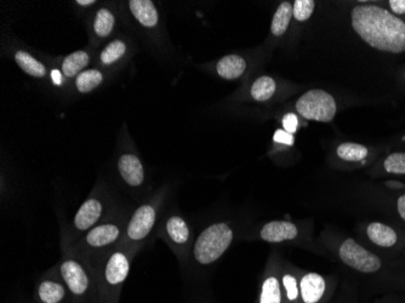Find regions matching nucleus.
<instances>
[{
	"instance_id": "obj_1",
	"label": "nucleus",
	"mask_w": 405,
	"mask_h": 303,
	"mask_svg": "<svg viewBox=\"0 0 405 303\" xmlns=\"http://www.w3.org/2000/svg\"><path fill=\"white\" fill-rule=\"evenodd\" d=\"M352 27L364 42L376 50L405 51V23L378 5H358L352 10Z\"/></svg>"
},
{
	"instance_id": "obj_2",
	"label": "nucleus",
	"mask_w": 405,
	"mask_h": 303,
	"mask_svg": "<svg viewBox=\"0 0 405 303\" xmlns=\"http://www.w3.org/2000/svg\"><path fill=\"white\" fill-rule=\"evenodd\" d=\"M135 248L119 245L91 258L97 281V303H119L129 276Z\"/></svg>"
},
{
	"instance_id": "obj_3",
	"label": "nucleus",
	"mask_w": 405,
	"mask_h": 303,
	"mask_svg": "<svg viewBox=\"0 0 405 303\" xmlns=\"http://www.w3.org/2000/svg\"><path fill=\"white\" fill-rule=\"evenodd\" d=\"M73 303H97V281L91 258L79 253L66 255L56 266Z\"/></svg>"
},
{
	"instance_id": "obj_4",
	"label": "nucleus",
	"mask_w": 405,
	"mask_h": 303,
	"mask_svg": "<svg viewBox=\"0 0 405 303\" xmlns=\"http://www.w3.org/2000/svg\"><path fill=\"white\" fill-rule=\"evenodd\" d=\"M235 239V230L228 222L207 226L197 237L192 248V258L199 267L212 266L225 255Z\"/></svg>"
},
{
	"instance_id": "obj_5",
	"label": "nucleus",
	"mask_w": 405,
	"mask_h": 303,
	"mask_svg": "<svg viewBox=\"0 0 405 303\" xmlns=\"http://www.w3.org/2000/svg\"><path fill=\"white\" fill-rule=\"evenodd\" d=\"M128 221L111 219L103 221L89 230L78 243L72 246V251L85 258H94L97 253H105L115 245L122 244Z\"/></svg>"
},
{
	"instance_id": "obj_6",
	"label": "nucleus",
	"mask_w": 405,
	"mask_h": 303,
	"mask_svg": "<svg viewBox=\"0 0 405 303\" xmlns=\"http://www.w3.org/2000/svg\"><path fill=\"white\" fill-rule=\"evenodd\" d=\"M337 253L342 265L355 273L362 276H385L388 284L395 286L383 273L385 268L383 258L357 243L355 239L346 238L337 244Z\"/></svg>"
},
{
	"instance_id": "obj_7",
	"label": "nucleus",
	"mask_w": 405,
	"mask_h": 303,
	"mask_svg": "<svg viewBox=\"0 0 405 303\" xmlns=\"http://www.w3.org/2000/svg\"><path fill=\"white\" fill-rule=\"evenodd\" d=\"M161 207V199L156 198L151 202H142L136 207L128 220L125 228L124 238L120 245L138 248V245L151 235L158 220V209Z\"/></svg>"
},
{
	"instance_id": "obj_8",
	"label": "nucleus",
	"mask_w": 405,
	"mask_h": 303,
	"mask_svg": "<svg viewBox=\"0 0 405 303\" xmlns=\"http://www.w3.org/2000/svg\"><path fill=\"white\" fill-rule=\"evenodd\" d=\"M296 110L304 119L327 123L337 114V102L329 92L314 89L304 94L296 102Z\"/></svg>"
},
{
	"instance_id": "obj_9",
	"label": "nucleus",
	"mask_w": 405,
	"mask_h": 303,
	"mask_svg": "<svg viewBox=\"0 0 405 303\" xmlns=\"http://www.w3.org/2000/svg\"><path fill=\"white\" fill-rule=\"evenodd\" d=\"M105 195L92 194L80 205L72 222L71 242L80 240L84 235L101 222L106 212Z\"/></svg>"
},
{
	"instance_id": "obj_10",
	"label": "nucleus",
	"mask_w": 405,
	"mask_h": 303,
	"mask_svg": "<svg viewBox=\"0 0 405 303\" xmlns=\"http://www.w3.org/2000/svg\"><path fill=\"white\" fill-rule=\"evenodd\" d=\"M337 281L314 272L301 273L300 303H330L335 296Z\"/></svg>"
},
{
	"instance_id": "obj_11",
	"label": "nucleus",
	"mask_w": 405,
	"mask_h": 303,
	"mask_svg": "<svg viewBox=\"0 0 405 303\" xmlns=\"http://www.w3.org/2000/svg\"><path fill=\"white\" fill-rule=\"evenodd\" d=\"M32 300L36 303H73L57 268L46 272L36 281Z\"/></svg>"
},
{
	"instance_id": "obj_12",
	"label": "nucleus",
	"mask_w": 405,
	"mask_h": 303,
	"mask_svg": "<svg viewBox=\"0 0 405 303\" xmlns=\"http://www.w3.org/2000/svg\"><path fill=\"white\" fill-rule=\"evenodd\" d=\"M163 237L170 244L171 248L184 255L189 249L192 232L187 221L179 214H170L163 223Z\"/></svg>"
},
{
	"instance_id": "obj_13",
	"label": "nucleus",
	"mask_w": 405,
	"mask_h": 303,
	"mask_svg": "<svg viewBox=\"0 0 405 303\" xmlns=\"http://www.w3.org/2000/svg\"><path fill=\"white\" fill-rule=\"evenodd\" d=\"M256 303H286L281 290V268L271 262L258 283Z\"/></svg>"
},
{
	"instance_id": "obj_14",
	"label": "nucleus",
	"mask_w": 405,
	"mask_h": 303,
	"mask_svg": "<svg viewBox=\"0 0 405 303\" xmlns=\"http://www.w3.org/2000/svg\"><path fill=\"white\" fill-rule=\"evenodd\" d=\"M258 237L270 244L294 242L300 238V227L291 221H270L258 230Z\"/></svg>"
},
{
	"instance_id": "obj_15",
	"label": "nucleus",
	"mask_w": 405,
	"mask_h": 303,
	"mask_svg": "<svg viewBox=\"0 0 405 303\" xmlns=\"http://www.w3.org/2000/svg\"><path fill=\"white\" fill-rule=\"evenodd\" d=\"M117 169L119 172L120 179L126 187L131 189H140L145 184L146 175L142 163L138 156L133 153H124L120 156L117 163Z\"/></svg>"
},
{
	"instance_id": "obj_16",
	"label": "nucleus",
	"mask_w": 405,
	"mask_h": 303,
	"mask_svg": "<svg viewBox=\"0 0 405 303\" xmlns=\"http://www.w3.org/2000/svg\"><path fill=\"white\" fill-rule=\"evenodd\" d=\"M365 235L370 243L383 249L396 248L399 243V235L391 226L381 222H371L365 228Z\"/></svg>"
},
{
	"instance_id": "obj_17",
	"label": "nucleus",
	"mask_w": 405,
	"mask_h": 303,
	"mask_svg": "<svg viewBox=\"0 0 405 303\" xmlns=\"http://www.w3.org/2000/svg\"><path fill=\"white\" fill-rule=\"evenodd\" d=\"M131 14L143 27H156L159 21L157 8L151 0H131L129 1Z\"/></svg>"
},
{
	"instance_id": "obj_18",
	"label": "nucleus",
	"mask_w": 405,
	"mask_h": 303,
	"mask_svg": "<svg viewBox=\"0 0 405 303\" xmlns=\"http://www.w3.org/2000/svg\"><path fill=\"white\" fill-rule=\"evenodd\" d=\"M302 272L286 266L281 268V290L286 303H300V279Z\"/></svg>"
},
{
	"instance_id": "obj_19",
	"label": "nucleus",
	"mask_w": 405,
	"mask_h": 303,
	"mask_svg": "<svg viewBox=\"0 0 405 303\" xmlns=\"http://www.w3.org/2000/svg\"><path fill=\"white\" fill-rule=\"evenodd\" d=\"M217 74L226 80H235L243 75L246 61L240 55H227L217 62Z\"/></svg>"
},
{
	"instance_id": "obj_20",
	"label": "nucleus",
	"mask_w": 405,
	"mask_h": 303,
	"mask_svg": "<svg viewBox=\"0 0 405 303\" xmlns=\"http://www.w3.org/2000/svg\"><path fill=\"white\" fill-rule=\"evenodd\" d=\"M15 62L24 73L32 75L34 78H44L46 75V67L40 61L34 59L26 51L20 50L15 54Z\"/></svg>"
},
{
	"instance_id": "obj_21",
	"label": "nucleus",
	"mask_w": 405,
	"mask_h": 303,
	"mask_svg": "<svg viewBox=\"0 0 405 303\" xmlns=\"http://www.w3.org/2000/svg\"><path fill=\"white\" fill-rule=\"evenodd\" d=\"M89 61H90V57L87 51L79 50L72 52L62 62V73L68 78L78 77L79 74L82 73V71L88 66Z\"/></svg>"
},
{
	"instance_id": "obj_22",
	"label": "nucleus",
	"mask_w": 405,
	"mask_h": 303,
	"mask_svg": "<svg viewBox=\"0 0 405 303\" xmlns=\"http://www.w3.org/2000/svg\"><path fill=\"white\" fill-rule=\"evenodd\" d=\"M291 17H293V4L284 1L281 3L278 9H277L276 14L273 16L271 24V32L273 36L276 37H281L286 29L289 27Z\"/></svg>"
},
{
	"instance_id": "obj_23",
	"label": "nucleus",
	"mask_w": 405,
	"mask_h": 303,
	"mask_svg": "<svg viewBox=\"0 0 405 303\" xmlns=\"http://www.w3.org/2000/svg\"><path fill=\"white\" fill-rule=\"evenodd\" d=\"M276 82L267 75H263L255 80L253 87L250 89V94L255 101H268L276 92Z\"/></svg>"
},
{
	"instance_id": "obj_24",
	"label": "nucleus",
	"mask_w": 405,
	"mask_h": 303,
	"mask_svg": "<svg viewBox=\"0 0 405 303\" xmlns=\"http://www.w3.org/2000/svg\"><path fill=\"white\" fill-rule=\"evenodd\" d=\"M103 82V74L97 69H87L75 78L77 90L82 94H87L96 89Z\"/></svg>"
},
{
	"instance_id": "obj_25",
	"label": "nucleus",
	"mask_w": 405,
	"mask_h": 303,
	"mask_svg": "<svg viewBox=\"0 0 405 303\" xmlns=\"http://www.w3.org/2000/svg\"><path fill=\"white\" fill-rule=\"evenodd\" d=\"M115 16L111 11L106 8H102L97 11L94 20V32L96 33L97 37H108L115 28Z\"/></svg>"
},
{
	"instance_id": "obj_26",
	"label": "nucleus",
	"mask_w": 405,
	"mask_h": 303,
	"mask_svg": "<svg viewBox=\"0 0 405 303\" xmlns=\"http://www.w3.org/2000/svg\"><path fill=\"white\" fill-rule=\"evenodd\" d=\"M368 153L367 147L360 143H342L337 147V156L346 161H363Z\"/></svg>"
},
{
	"instance_id": "obj_27",
	"label": "nucleus",
	"mask_w": 405,
	"mask_h": 303,
	"mask_svg": "<svg viewBox=\"0 0 405 303\" xmlns=\"http://www.w3.org/2000/svg\"><path fill=\"white\" fill-rule=\"evenodd\" d=\"M126 52V45L122 40H113L102 50L100 55L102 65L110 66L120 60Z\"/></svg>"
},
{
	"instance_id": "obj_28",
	"label": "nucleus",
	"mask_w": 405,
	"mask_h": 303,
	"mask_svg": "<svg viewBox=\"0 0 405 303\" xmlns=\"http://www.w3.org/2000/svg\"><path fill=\"white\" fill-rule=\"evenodd\" d=\"M383 168L388 174L405 175V153H392L383 161Z\"/></svg>"
},
{
	"instance_id": "obj_29",
	"label": "nucleus",
	"mask_w": 405,
	"mask_h": 303,
	"mask_svg": "<svg viewBox=\"0 0 405 303\" xmlns=\"http://www.w3.org/2000/svg\"><path fill=\"white\" fill-rule=\"evenodd\" d=\"M314 0H296L293 5V16L300 22L307 21L314 14Z\"/></svg>"
},
{
	"instance_id": "obj_30",
	"label": "nucleus",
	"mask_w": 405,
	"mask_h": 303,
	"mask_svg": "<svg viewBox=\"0 0 405 303\" xmlns=\"http://www.w3.org/2000/svg\"><path fill=\"white\" fill-rule=\"evenodd\" d=\"M297 124H299V119L293 113H289V114H286L283 118V126H284V130H286V133L293 135L296 131V129H297Z\"/></svg>"
},
{
	"instance_id": "obj_31",
	"label": "nucleus",
	"mask_w": 405,
	"mask_h": 303,
	"mask_svg": "<svg viewBox=\"0 0 405 303\" xmlns=\"http://www.w3.org/2000/svg\"><path fill=\"white\" fill-rule=\"evenodd\" d=\"M274 142L283 143L288 146H293L295 142L294 136L291 133H286V130H277L273 136Z\"/></svg>"
},
{
	"instance_id": "obj_32",
	"label": "nucleus",
	"mask_w": 405,
	"mask_h": 303,
	"mask_svg": "<svg viewBox=\"0 0 405 303\" xmlns=\"http://www.w3.org/2000/svg\"><path fill=\"white\" fill-rule=\"evenodd\" d=\"M330 303H357V295L353 294L352 291H341L340 295H337V300Z\"/></svg>"
},
{
	"instance_id": "obj_33",
	"label": "nucleus",
	"mask_w": 405,
	"mask_h": 303,
	"mask_svg": "<svg viewBox=\"0 0 405 303\" xmlns=\"http://www.w3.org/2000/svg\"><path fill=\"white\" fill-rule=\"evenodd\" d=\"M388 4L395 14H405V0H391Z\"/></svg>"
},
{
	"instance_id": "obj_34",
	"label": "nucleus",
	"mask_w": 405,
	"mask_h": 303,
	"mask_svg": "<svg viewBox=\"0 0 405 303\" xmlns=\"http://www.w3.org/2000/svg\"><path fill=\"white\" fill-rule=\"evenodd\" d=\"M396 209L399 217L405 222V193L397 199Z\"/></svg>"
},
{
	"instance_id": "obj_35",
	"label": "nucleus",
	"mask_w": 405,
	"mask_h": 303,
	"mask_svg": "<svg viewBox=\"0 0 405 303\" xmlns=\"http://www.w3.org/2000/svg\"><path fill=\"white\" fill-rule=\"evenodd\" d=\"M77 4L80 6H88V5L95 4V0H77Z\"/></svg>"
},
{
	"instance_id": "obj_36",
	"label": "nucleus",
	"mask_w": 405,
	"mask_h": 303,
	"mask_svg": "<svg viewBox=\"0 0 405 303\" xmlns=\"http://www.w3.org/2000/svg\"><path fill=\"white\" fill-rule=\"evenodd\" d=\"M10 303H36L33 300L24 299V297H21V299H15L13 302Z\"/></svg>"
},
{
	"instance_id": "obj_37",
	"label": "nucleus",
	"mask_w": 405,
	"mask_h": 303,
	"mask_svg": "<svg viewBox=\"0 0 405 303\" xmlns=\"http://www.w3.org/2000/svg\"><path fill=\"white\" fill-rule=\"evenodd\" d=\"M375 303H402L399 301H397V300H388V299H383L381 301H378V302Z\"/></svg>"
},
{
	"instance_id": "obj_38",
	"label": "nucleus",
	"mask_w": 405,
	"mask_h": 303,
	"mask_svg": "<svg viewBox=\"0 0 405 303\" xmlns=\"http://www.w3.org/2000/svg\"><path fill=\"white\" fill-rule=\"evenodd\" d=\"M193 303H210V302H204V301H193Z\"/></svg>"
},
{
	"instance_id": "obj_39",
	"label": "nucleus",
	"mask_w": 405,
	"mask_h": 303,
	"mask_svg": "<svg viewBox=\"0 0 405 303\" xmlns=\"http://www.w3.org/2000/svg\"><path fill=\"white\" fill-rule=\"evenodd\" d=\"M404 141H405V136H404Z\"/></svg>"
}]
</instances>
